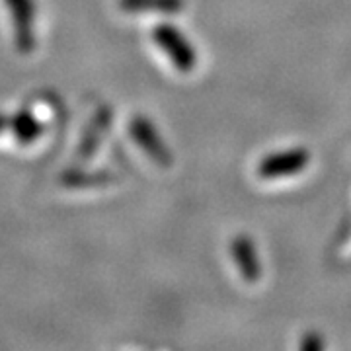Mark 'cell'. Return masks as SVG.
Wrapping results in <instances>:
<instances>
[{
  "instance_id": "6da1fadb",
  "label": "cell",
  "mask_w": 351,
  "mask_h": 351,
  "mask_svg": "<svg viewBox=\"0 0 351 351\" xmlns=\"http://www.w3.org/2000/svg\"><path fill=\"white\" fill-rule=\"evenodd\" d=\"M154 43L166 53V57L174 63V66L182 73H191L197 64V55L188 38L176 29L174 25L162 24L154 27L152 32Z\"/></svg>"
},
{
  "instance_id": "7a4b0ae2",
  "label": "cell",
  "mask_w": 351,
  "mask_h": 351,
  "mask_svg": "<svg viewBox=\"0 0 351 351\" xmlns=\"http://www.w3.org/2000/svg\"><path fill=\"white\" fill-rule=\"evenodd\" d=\"M311 160V154L304 149H293V151L276 152L260 160L258 164V176L263 180H276L283 176H293L302 172Z\"/></svg>"
},
{
  "instance_id": "3957f363",
  "label": "cell",
  "mask_w": 351,
  "mask_h": 351,
  "mask_svg": "<svg viewBox=\"0 0 351 351\" xmlns=\"http://www.w3.org/2000/svg\"><path fill=\"white\" fill-rule=\"evenodd\" d=\"M131 137L137 143L143 151L151 156L154 162H158L160 166H170L172 162V154L166 149L164 141L158 135V131L154 129L151 121L143 115L135 117L131 121Z\"/></svg>"
},
{
  "instance_id": "277c9868",
  "label": "cell",
  "mask_w": 351,
  "mask_h": 351,
  "mask_svg": "<svg viewBox=\"0 0 351 351\" xmlns=\"http://www.w3.org/2000/svg\"><path fill=\"white\" fill-rule=\"evenodd\" d=\"M8 6V12L12 16L14 34L18 47L22 51H32L36 45L34 36V22H36V8L34 0H4Z\"/></svg>"
},
{
  "instance_id": "5b68a950",
  "label": "cell",
  "mask_w": 351,
  "mask_h": 351,
  "mask_svg": "<svg viewBox=\"0 0 351 351\" xmlns=\"http://www.w3.org/2000/svg\"><path fill=\"white\" fill-rule=\"evenodd\" d=\"M230 254H232V260L239 267L240 276L244 281L248 283H256L260 277H262V265L258 260V252L254 242L248 237L240 234L237 239L230 242Z\"/></svg>"
},
{
  "instance_id": "8992f818",
  "label": "cell",
  "mask_w": 351,
  "mask_h": 351,
  "mask_svg": "<svg viewBox=\"0 0 351 351\" xmlns=\"http://www.w3.org/2000/svg\"><path fill=\"white\" fill-rule=\"evenodd\" d=\"M119 6L125 12L176 14L182 10L184 0H119Z\"/></svg>"
},
{
  "instance_id": "52a82bcc",
  "label": "cell",
  "mask_w": 351,
  "mask_h": 351,
  "mask_svg": "<svg viewBox=\"0 0 351 351\" xmlns=\"http://www.w3.org/2000/svg\"><path fill=\"white\" fill-rule=\"evenodd\" d=\"M322 348H324L322 339L318 338V336H314V334H308V336L301 341L302 351H318L322 350Z\"/></svg>"
},
{
  "instance_id": "ba28073f",
  "label": "cell",
  "mask_w": 351,
  "mask_h": 351,
  "mask_svg": "<svg viewBox=\"0 0 351 351\" xmlns=\"http://www.w3.org/2000/svg\"><path fill=\"white\" fill-rule=\"evenodd\" d=\"M8 125V121H6V117H4V115H0V131H2V129H4V127Z\"/></svg>"
}]
</instances>
